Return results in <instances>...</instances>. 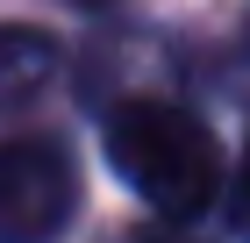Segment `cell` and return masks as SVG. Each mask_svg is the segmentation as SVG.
<instances>
[{
  "label": "cell",
  "instance_id": "obj_1",
  "mask_svg": "<svg viewBox=\"0 0 250 243\" xmlns=\"http://www.w3.org/2000/svg\"><path fill=\"white\" fill-rule=\"evenodd\" d=\"M107 165L143 207H157L165 222H193L208 215L222 193V143L193 108L179 100H122L107 114Z\"/></svg>",
  "mask_w": 250,
  "mask_h": 243
},
{
  "label": "cell",
  "instance_id": "obj_2",
  "mask_svg": "<svg viewBox=\"0 0 250 243\" xmlns=\"http://www.w3.org/2000/svg\"><path fill=\"white\" fill-rule=\"evenodd\" d=\"M79 215V165L58 136H7L0 143V243L58 236Z\"/></svg>",
  "mask_w": 250,
  "mask_h": 243
},
{
  "label": "cell",
  "instance_id": "obj_3",
  "mask_svg": "<svg viewBox=\"0 0 250 243\" xmlns=\"http://www.w3.org/2000/svg\"><path fill=\"white\" fill-rule=\"evenodd\" d=\"M50 79H58V43L43 36V29L7 22L0 29V114H15L36 93H50Z\"/></svg>",
  "mask_w": 250,
  "mask_h": 243
},
{
  "label": "cell",
  "instance_id": "obj_4",
  "mask_svg": "<svg viewBox=\"0 0 250 243\" xmlns=\"http://www.w3.org/2000/svg\"><path fill=\"white\" fill-rule=\"evenodd\" d=\"M229 186V222L250 236V143H243V165H236V179H222Z\"/></svg>",
  "mask_w": 250,
  "mask_h": 243
}]
</instances>
